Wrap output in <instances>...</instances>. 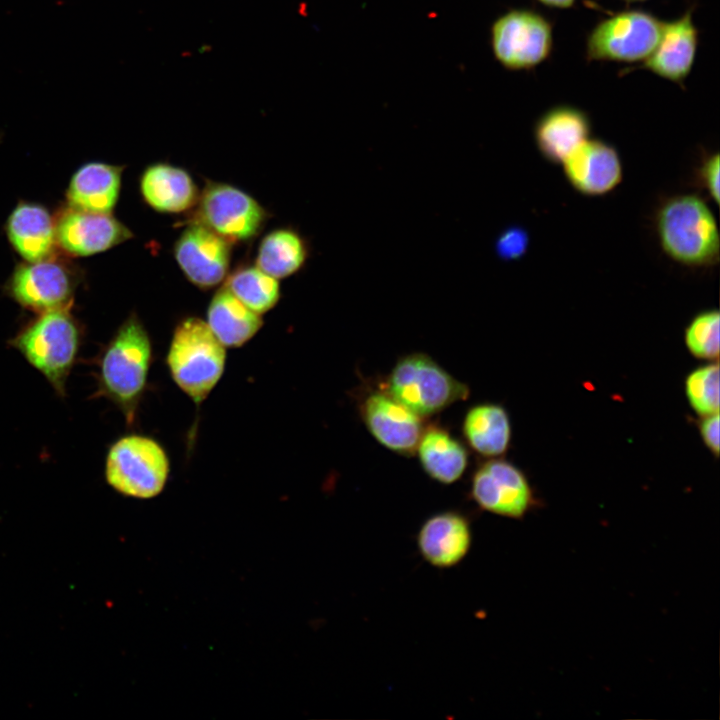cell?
<instances>
[{
	"label": "cell",
	"mask_w": 720,
	"mask_h": 720,
	"mask_svg": "<svg viewBox=\"0 0 720 720\" xmlns=\"http://www.w3.org/2000/svg\"><path fill=\"white\" fill-rule=\"evenodd\" d=\"M152 361L150 335L137 314L132 313L95 359L97 388L93 397L112 402L127 425L132 426L148 386Z\"/></svg>",
	"instance_id": "cell-1"
},
{
	"label": "cell",
	"mask_w": 720,
	"mask_h": 720,
	"mask_svg": "<svg viewBox=\"0 0 720 720\" xmlns=\"http://www.w3.org/2000/svg\"><path fill=\"white\" fill-rule=\"evenodd\" d=\"M83 340V329L71 307L39 313L9 340V345L64 397L67 379Z\"/></svg>",
	"instance_id": "cell-2"
},
{
	"label": "cell",
	"mask_w": 720,
	"mask_h": 720,
	"mask_svg": "<svg viewBox=\"0 0 720 720\" xmlns=\"http://www.w3.org/2000/svg\"><path fill=\"white\" fill-rule=\"evenodd\" d=\"M656 231L663 251L681 264L702 267L719 260L716 219L696 195H677L664 201L657 211Z\"/></svg>",
	"instance_id": "cell-3"
},
{
	"label": "cell",
	"mask_w": 720,
	"mask_h": 720,
	"mask_svg": "<svg viewBox=\"0 0 720 720\" xmlns=\"http://www.w3.org/2000/svg\"><path fill=\"white\" fill-rule=\"evenodd\" d=\"M226 347L202 319L189 316L174 328L166 355L170 376L198 408L220 381Z\"/></svg>",
	"instance_id": "cell-4"
},
{
	"label": "cell",
	"mask_w": 720,
	"mask_h": 720,
	"mask_svg": "<svg viewBox=\"0 0 720 720\" xmlns=\"http://www.w3.org/2000/svg\"><path fill=\"white\" fill-rule=\"evenodd\" d=\"M379 384L424 419L466 400L470 395L466 383L421 352L401 356Z\"/></svg>",
	"instance_id": "cell-5"
},
{
	"label": "cell",
	"mask_w": 720,
	"mask_h": 720,
	"mask_svg": "<svg viewBox=\"0 0 720 720\" xmlns=\"http://www.w3.org/2000/svg\"><path fill=\"white\" fill-rule=\"evenodd\" d=\"M170 474L169 457L152 437L127 434L108 449L105 460L107 483L124 496L150 499L159 495Z\"/></svg>",
	"instance_id": "cell-6"
},
{
	"label": "cell",
	"mask_w": 720,
	"mask_h": 720,
	"mask_svg": "<svg viewBox=\"0 0 720 720\" xmlns=\"http://www.w3.org/2000/svg\"><path fill=\"white\" fill-rule=\"evenodd\" d=\"M268 218L266 209L243 190L207 181L189 223L201 224L232 244L252 240Z\"/></svg>",
	"instance_id": "cell-7"
},
{
	"label": "cell",
	"mask_w": 720,
	"mask_h": 720,
	"mask_svg": "<svg viewBox=\"0 0 720 720\" xmlns=\"http://www.w3.org/2000/svg\"><path fill=\"white\" fill-rule=\"evenodd\" d=\"M468 497L481 511L515 520L523 519L538 504L525 473L503 457L478 463Z\"/></svg>",
	"instance_id": "cell-8"
},
{
	"label": "cell",
	"mask_w": 720,
	"mask_h": 720,
	"mask_svg": "<svg viewBox=\"0 0 720 720\" xmlns=\"http://www.w3.org/2000/svg\"><path fill=\"white\" fill-rule=\"evenodd\" d=\"M663 22L649 12L627 10L599 22L586 42L589 60L644 61L655 49Z\"/></svg>",
	"instance_id": "cell-9"
},
{
	"label": "cell",
	"mask_w": 720,
	"mask_h": 720,
	"mask_svg": "<svg viewBox=\"0 0 720 720\" xmlns=\"http://www.w3.org/2000/svg\"><path fill=\"white\" fill-rule=\"evenodd\" d=\"M359 417L371 436L386 449L411 457L425 427V419L414 413L378 382L357 392Z\"/></svg>",
	"instance_id": "cell-10"
},
{
	"label": "cell",
	"mask_w": 720,
	"mask_h": 720,
	"mask_svg": "<svg viewBox=\"0 0 720 720\" xmlns=\"http://www.w3.org/2000/svg\"><path fill=\"white\" fill-rule=\"evenodd\" d=\"M492 48L509 69H529L545 60L552 48V28L539 13L512 10L492 27Z\"/></svg>",
	"instance_id": "cell-11"
},
{
	"label": "cell",
	"mask_w": 720,
	"mask_h": 720,
	"mask_svg": "<svg viewBox=\"0 0 720 720\" xmlns=\"http://www.w3.org/2000/svg\"><path fill=\"white\" fill-rule=\"evenodd\" d=\"M6 289L19 305L39 314L71 307L75 282L63 263L49 257L17 266Z\"/></svg>",
	"instance_id": "cell-12"
},
{
	"label": "cell",
	"mask_w": 720,
	"mask_h": 720,
	"mask_svg": "<svg viewBox=\"0 0 720 720\" xmlns=\"http://www.w3.org/2000/svg\"><path fill=\"white\" fill-rule=\"evenodd\" d=\"M173 252L185 277L202 290L219 285L228 274L231 244L201 224L189 223Z\"/></svg>",
	"instance_id": "cell-13"
},
{
	"label": "cell",
	"mask_w": 720,
	"mask_h": 720,
	"mask_svg": "<svg viewBox=\"0 0 720 720\" xmlns=\"http://www.w3.org/2000/svg\"><path fill=\"white\" fill-rule=\"evenodd\" d=\"M56 242L74 256L104 252L133 237L132 231L110 213L69 207L55 222Z\"/></svg>",
	"instance_id": "cell-14"
},
{
	"label": "cell",
	"mask_w": 720,
	"mask_h": 720,
	"mask_svg": "<svg viewBox=\"0 0 720 720\" xmlns=\"http://www.w3.org/2000/svg\"><path fill=\"white\" fill-rule=\"evenodd\" d=\"M472 539L470 519L461 511L445 510L425 519L417 532L416 545L429 565L448 569L464 560Z\"/></svg>",
	"instance_id": "cell-15"
},
{
	"label": "cell",
	"mask_w": 720,
	"mask_h": 720,
	"mask_svg": "<svg viewBox=\"0 0 720 720\" xmlns=\"http://www.w3.org/2000/svg\"><path fill=\"white\" fill-rule=\"evenodd\" d=\"M564 175L579 193L599 196L612 191L622 180L618 151L610 144L587 139L563 162Z\"/></svg>",
	"instance_id": "cell-16"
},
{
	"label": "cell",
	"mask_w": 720,
	"mask_h": 720,
	"mask_svg": "<svg viewBox=\"0 0 720 720\" xmlns=\"http://www.w3.org/2000/svg\"><path fill=\"white\" fill-rule=\"evenodd\" d=\"M698 44L692 10L670 22H663L658 44L642 61L641 68L672 82L682 83L691 71Z\"/></svg>",
	"instance_id": "cell-17"
},
{
	"label": "cell",
	"mask_w": 720,
	"mask_h": 720,
	"mask_svg": "<svg viewBox=\"0 0 720 720\" xmlns=\"http://www.w3.org/2000/svg\"><path fill=\"white\" fill-rule=\"evenodd\" d=\"M139 188L148 206L168 214L193 209L200 194L187 170L165 162L147 166L141 174Z\"/></svg>",
	"instance_id": "cell-18"
},
{
	"label": "cell",
	"mask_w": 720,
	"mask_h": 720,
	"mask_svg": "<svg viewBox=\"0 0 720 720\" xmlns=\"http://www.w3.org/2000/svg\"><path fill=\"white\" fill-rule=\"evenodd\" d=\"M426 475L450 485L462 478L469 466V449L450 430L438 423L426 424L415 454Z\"/></svg>",
	"instance_id": "cell-19"
},
{
	"label": "cell",
	"mask_w": 720,
	"mask_h": 720,
	"mask_svg": "<svg viewBox=\"0 0 720 720\" xmlns=\"http://www.w3.org/2000/svg\"><path fill=\"white\" fill-rule=\"evenodd\" d=\"M588 116L578 108L555 106L537 120L534 138L538 151L552 163H562L590 135Z\"/></svg>",
	"instance_id": "cell-20"
},
{
	"label": "cell",
	"mask_w": 720,
	"mask_h": 720,
	"mask_svg": "<svg viewBox=\"0 0 720 720\" xmlns=\"http://www.w3.org/2000/svg\"><path fill=\"white\" fill-rule=\"evenodd\" d=\"M6 232L12 246L26 262L52 257L57 243L55 222L41 204L20 202L7 219Z\"/></svg>",
	"instance_id": "cell-21"
},
{
	"label": "cell",
	"mask_w": 720,
	"mask_h": 720,
	"mask_svg": "<svg viewBox=\"0 0 720 720\" xmlns=\"http://www.w3.org/2000/svg\"><path fill=\"white\" fill-rule=\"evenodd\" d=\"M461 434L466 446L483 459L503 457L512 440L509 414L498 403L475 404L465 412Z\"/></svg>",
	"instance_id": "cell-22"
},
{
	"label": "cell",
	"mask_w": 720,
	"mask_h": 720,
	"mask_svg": "<svg viewBox=\"0 0 720 720\" xmlns=\"http://www.w3.org/2000/svg\"><path fill=\"white\" fill-rule=\"evenodd\" d=\"M123 167L89 162L79 167L71 177L66 197L75 209L111 213L121 189Z\"/></svg>",
	"instance_id": "cell-23"
},
{
	"label": "cell",
	"mask_w": 720,
	"mask_h": 720,
	"mask_svg": "<svg viewBox=\"0 0 720 720\" xmlns=\"http://www.w3.org/2000/svg\"><path fill=\"white\" fill-rule=\"evenodd\" d=\"M206 323L223 346L238 348L258 333L263 320L223 286L209 303Z\"/></svg>",
	"instance_id": "cell-24"
},
{
	"label": "cell",
	"mask_w": 720,
	"mask_h": 720,
	"mask_svg": "<svg viewBox=\"0 0 720 720\" xmlns=\"http://www.w3.org/2000/svg\"><path fill=\"white\" fill-rule=\"evenodd\" d=\"M308 256V245L298 232L279 228L269 232L261 240L256 266L268 275L281 279L298 272Z\"/></svg>",
	"instance_id": "cell-25"
},
{
	"label": "cell",
	"mask_w": 720,
	"mask_h": 720,
	"mask_svg": "<svg viewBox=\"0 0 720 720\" xmlns=\"http://www.w3.org/2000/svg\"><path fill=\"white\" fill-rule=\"evenodd\" d=\"M224 286L259 315L271 310L281 296L278 279L268 275L256 265L238 267L227 277Z\"/></svg>",
	"instance_id": "cell-26"
},
{
	"label": "cell",
	"mask_w": 720,
	"mask_h": 720,
	"mask_svg": "<svg viewBox=\"0 0 720 720\" xmlns=\"http://www.w3.org/2000/svg\"><path fill=\"white\" fill-rule=\"evenodd\" d=\"M690 407L699 416L719 413V365L711 362L691 371L685 379Z\"/></svg>",
	"instance_id": "cell-27"
},
{
	"label": "cell",
	"mask_w": 720,
	"mask_h": 720,
	"mask_svg": "<svg viewBox=\"0 0 720 720\" xmlns=\"http://www.w3.org/2000/svg\"><path fill=\"white\" fill-rule=\"evenodd\" d=\"M720 316L717 310L703 311L697 314L684 332V340L689 352L698 359L718 360L720 351Z\"/></svg>",
	"instance_id": "cell-28"
},
{
	"label": "cell",
	"mask_w": 720,
	"mask_h": 720,
	"mask_svg": "<svg viewBox=\"0 0 720 720\" xmlns=\"http://www.w3.org/2000/svg\"><path fill=\"white\" fill-rule=\"evenodd\" d=\"M528 246V232L522 227L511 226L498 236L495 249L501 259L511 261L522 257Z\"/></svg>",
	"instance_id": "cell-29"
},
{
	"label": "cell",
	"mask_w": 720,
	"mask_h": 720,
	"mask_svg": "<svg viewBox=\"0 0 720 720\" xmlns=\"http://www.w3.org/2000/svg\"><path fill=\"white\" fill-rule=\"evenodd\" d=\"M720 158L714 153L704 159L699 167V179L711 198L718 204L720 200Z\"/></svg>",
	"instance_id": "cell-30"
},
{
	"label": "cell",
	"mask_w": 720,
	"mask_h": 720,
	"mask_svg": "<svg viewBox=\"0 0 720 720\" xmlns=\"http://www.w3.org/2000/svg\"><path fill=\"white\" fill-rule=\"evenodd\" d=\"M699 432L705 446L717 457L719 455V413L703 416Z\"/></svg>",
	"instance_id": "cell-31"
},
{
	"label": "cell",
	"mask_w": 720,
	"mask_h": 720,
	"mask_svg": "<svg viewBox=\"0 0 720 720\" xmlns=\"http://www.w3.org/2000/svg\"><path fill=\"white\" fill-rule=\"evenodd\" d=\"M541 3L556 7V8H568L571 7L575 0H539Z\"/></svg>",
	"instance_id": "cell-32"
},
{
	"label": "cell",
	"mask_w": 720,
	"mask_h": 720,
	"mask_svg": "<svg viewBox=\"0 0 720 720\" xmlns=\"http://www.w3.org/2000/svg\"><path fill=\"white\" fill-rule=\"evenodd\" d=\"M624 1H627V2H636V1H644V0H624Z\"/></svg>",
	"instance_id": "cell-33"
}]
</instances>
